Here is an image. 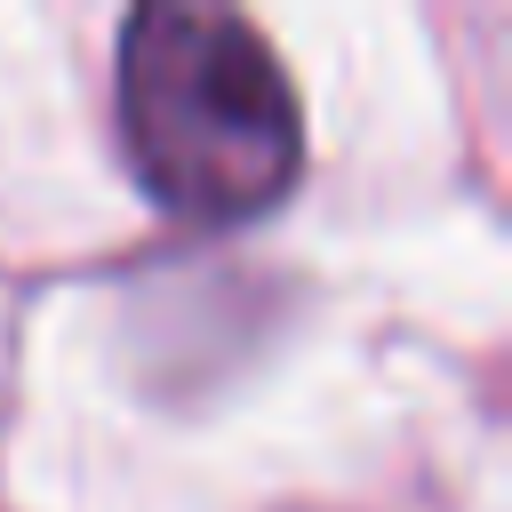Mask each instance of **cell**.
Returning a JSON list of instances; mask_svg holds the SVG:
<instances>
[{
  "label": "cell",
  "instance_id": "cell-1",
  "mask_svg": "<svg viewBox=\"0 0 512 512\" xmlns=\"http://www.w3.org/2000/svg\"><path fill=\"white\" fill-rule=\"evenodd\" d=\"M120 144L184 224H248L304 168V112L272 40L208 0H152L120 24Z\"/></svg>",
  "mask_w": 512,
  "mask_h": 512
}]
</instances>
